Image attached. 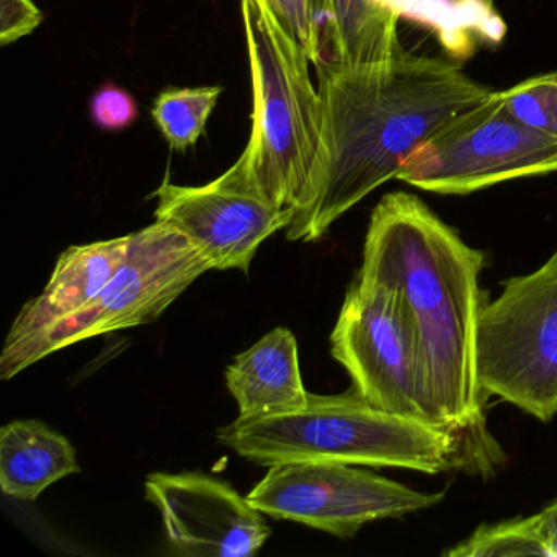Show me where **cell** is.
<instances>
[{
	"label": "cell",
	"instance_id": "1",
	"mask_svg": "<svg viewBox=\"0 0 557 557\" xmlns=\"http://www.w3.org/2000/svg\"><path fill=\"white\" fill-rule=\"evenodd\" d=\"M321 138L286 239L314 243L397 178L407 156L497 90L443 58L397 51L380 63L319 64Z\"/></svg>",
	"mask_w": 557,
	"mask_h": 557
},
{
	"label": "cell",
	"instance_id": "2",
	"mask_svg": "<svg viewBox=\"0 0 557 557\" xmlns=\"http://www.w3.org/2000/svg\"><path fill=\"white\" fill-rule=\"evenodd\" d=\"M484 262V253L425 201L391 191L371 213L358 272V278L391 286L403 299L433 404L443 426L461 436L484 432L488 396L478 371L479 319L487 305Z\"/></svg>",
	"mask_w": 557,
	"mask_h": 557
},
{
	"label": "cell",
	"instance_id": "3",
	"mask_svg": "<svg viewBox=\"0 0 557 557\" xmlns=\"http://www.w3.org/2000/svg\"><path fill=\"white\" fill-rule=\"evenodd\" d=\"M221 445L259 466L344 462L440 474L461 461L465 436L377 409L355 389L309 394L288 412L239 417L218 430Z\"/></svg>",
	"mask_w": 557,
	"mask_h": 557
},
{
	"label": "cell",
	"instance_id": "4",
	"mask_svg": "<svg viewBox=\"0 0 557 557\" xmlns=\"http://www.w3.org/2000/svg\"><path fill=\"white\" fill-rule=\"evenodd\" d=\"M240 9L252 73V132L243 156L220 178L280 210H295L321 138L311 58L265 0H240Z\"/></svg>",
	"mask_w": 557,
	"mask_h": 557
},
{
	"label": "cell",
	"instance_id": "5",
	"mask_svg": "<svg viewBox=\"0 0 557 557\" xmlns=\"http://www.w3.org/2000/svg\"><path fill=\"white\" fill-rule=\"evenodd\" d=\"M210 270V260L184 234L156 221L132 234L125 262L89 305L27 337L5 342L0 354V380H12L54 351L87 338L158 321Z\"/></svg>",
	"mask_w": 557,
	"mask_h": 557
},
{
	"label": "cell",
	"instance_id": "6",
	"mask_svg": "<svg viewBox=\"0 0 557 557\" xmlns=\"http://www.w3.org/2000/svg\"><path fill=\"white\" fill-rule=\"evenodd\" d=\"M478 371L487 396L540 422L557 416V250L482 309Z\"/></svg>",
	"mask_w": 557,
	"mask_h": 557
},
{
	"label": "cell",
	"instance_id": "7",
	"mask_svg": "<svg viewBox=\"0 0 557 557\" xmlns=\"http://www.w3.org/2000/svg\"><path fill=\"white\" fill-rule=\"evenodd\" d=\"M331 354L350 374L354 389L377 409L445 429L396 289L357 276L332 331Z\"/></svg>",
	"mask_w": 557,
	"mask_h": 557
},
{
	"label": "cell",
	"instance_id": "8",
	"mask_svg": "<svg viewBox=\"0 0 557 557\" xmlns=\"http://www.w3.org/2000/svg\"><path fill=\"white\" fill-rule=\"evenodd\" d=\"M557 172V139L518 123L500 92L413 149L397 181L440 195H469Z\"/></svg>",
	"mask_w": 557,
	"mask_h": 557
},
{
	"label": "cell",
	"instance_id": "9",
	"mask_svg": "<svg viewBox=\"0 0 557 557\" xmlns=\"http://www.w3.org/2000/svg\"><path fill=\"white\" fill-rule=\"evenodd\" d=\"M443 498L445 492H420L367 469L321 461L270 466L247 495L260 513L344 540L364 524L396 520L435 507Z\"/></svg>",
	"mask_w": 557,
	"mask_h": 557
},
{
	"label": "cell",
	"instance_id": "10",
	"mask_svg": "<svg viewBox=\"0 0 557 557\" xmlns=\"http://www.w3.org/2000/svg\"><path fill=\"white\" fill-rule=\"evenodd\" d=\"M145 488L178 556H256L272 534L247 497L211 475L156 472L146 478Z\"/></svg>",
	"mask_w": 557,
	"mask_h": 557
},
{
	"label": "cell",
	"instance_id": "11",
	"mask_svg": "<svg viewBox=\"0 0 557 557\" xmlns=\"http://www.w3.org/2000/svg\"><path fill=\"white\" fill-rule=\"evenodd\" d=\"M156 197V221L184 234L221 272L249 273L262 243L286 230L293 218V210H280L220 177L200 187L165 181Z\"/></svg>",
	"mask_w": 557,
	"mask_h": 557
},
{
	"label": "cell",
	"instance_id": "12",
	"mask_svg": "<svg viewBox=\"0 0 557 557\" xmlns=\"http://www.w3.org/2000/svg\"><path fill=\"white\" fill-rule=\"evenodd\" d=\"M416 0H312L311 61L380 63L403 50L400 18L412 21Z\"/></svg>",
	"mask_w": 557,
	"mask_h": 557
},
{
	"label": "cell",
	"instance_id": "13",
	"mask_svg": "<svg viewBox=\"0 0 557 557\" xmlns=\"http://www.w3.org/2000/svg\"><path fill=\"white\" fill-rule=\"evenodd\" d=\"M129 246L132 234L64 250L44 293L22 308L5 342L27 337L89 305L119 272Z\"/></svg>",
	"mask_w": 557,
	"mask_h": 557
},
{
	"label": "cell",
	"instance_id": "14",
	"mask_svg": "<svg viewBox=\"0 0 557 557\" xmlns=\"http://www.w3.org/2000/svg\"><path fill=\"white\" fill-rule=\"evenodd\" d=\"M226 384L239 417L272 416L305 406L309 393L299 370L298 342L292 331L273 329L226 370Z\"/></svg>",
	"mask_w": 557,
	"mask_h": 557
},
{
	"label": "cell",
	"instance_id": "15",
	"mask_svg": "<svg viewBox=\"0 0 557 557\" xmlns=\"http://www.w3.org/2000/svg\"><path fill=\"white\" fill-rule=\"evenodd\" d=\"M81 471L66 436L37 420H15L0 430V488L18 500H35L45 488Z\"/></svg>",
	"mask_w": 557,
	"mask_h": 557
},
{
	"label": "cell",
	"instance_id": "16",
	"mask_svg": "<svg viewBox=\"0 0 557 557\" xmlns=\"http://www.w3.org/2000/svg\"><path fill=\"white\" fill-rule=\"evenodd\" d=\"M416 22L455 57H469L479 44H500L507 32L494 0H417Z\"/></svg>",
	"mask_w": 557,
	"mask_h": 557
},
{
	"label": "cell",
	"instance_id": "17",
	"mask_svg": "<svg viewBox=\"0 0 557 557\" xmlns=\"http://www.w3.org/2000/svg\"><path fill=\"white\" fill-rule=\"evenodd\" d=\"M443 554L446 557H557V549L540 511L531 517L481 524L471 536Z\"/></svg>",
	"mask_w": 557,
	"mask_h": 557
},
{
	"label": "cell",
	"instance_id": "18",
	"mask_svg": "<svg viewBox=\"0 0 557 557\" xmlns=\"http://www.w3.org/2000/svg\"><path fill=\"white\" fill-rule=\"evenodd\" d=\"M221 94V86L168 89L161 92L154 100L151 116L172 149L187 151L197 145Z\"/></svg>",
	"mask_w": 557,
	"mask_h": 557
},
{
	"label": "cell",
	"instance_id": "19",
	"mask_svg": "<svg viewBox=\"0 0 557 557\" xmlns=\"http://www.w3.org/2000/svg\"><path fill=\"white\" fill-rule=\"evenodd\" d=\"M500 97L518 123L557 139V71L521 81L500 92Z\"/></svg>",
	"mask_w": 557,
	"mask_h": 557
},
{
	"label": "cell",
	"instance_id": "20",
	"mask_svg": "<svg viewBox=\"0 0 557 557\" xmlns=\"http://www.w3.org/2000/svg\"><path fill=\"white\" fill-rule=\"evenodd\" d=\"M89 113L100 129L115 133L129 128L138 120L139 107L128 90L109 83L90 97Z\"/></svg>",
	"mask_w": 557,
	"mask_h": 557
},
{
	"label": "cell",
	"instance_id": "21",
	"mask_svg": "<svg viewBox=\"0 0 557 557\" xmlns=\"http://www.w3.org/2000/svg\"><path fill=\"white\" fill-rule=\"evenodd\" d=\"M40 9L32 0H0V44L11 45L41 24Z\"/></svg>",
	"mask_w": 557,
	"mask_h": 557
},
{
	"label": "cell",
	"instance_id": "22",
	"mask_svg": "<svg viewBox=\"0 0 557 557\" xmlns=\"http://www.w3.org/2000/svg\"><path fill=\"white\" fill-rule=\"evenodd\" d=\"M285 30L308 51H312V0H265ZM312 63V61H311Z\"/></svg>",
	"mask_w": 557,
	"mask_h": 557
},
{
	"label": "cell",
	"instance_id": "23",
	"mask_svg": "<svg viewBox=\"0 0 557 557\" xmlns=\"http://www.w3.org/2000/svg\"><path fill=\"white\" fill-rule=\"evenodd\" d=\"M541 515H543L544 521H546L547 530H549L554 546L557 549V498L553 504L547 505L544 510H541Z\"/></svg>",
	"mask_w": 557,
	"mask_h": 557
}]
</instances>
